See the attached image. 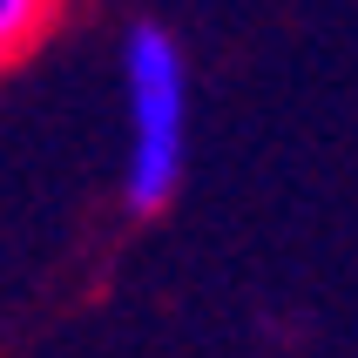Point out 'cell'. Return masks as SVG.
<instances>
[{
	"label": "cell",
	"mask_w": 358,
	"mask_h": 358,
	"mask_svg": "<svg viewBox=\"0 0 358 358\" xmlns=\"http://www.w3.org/2000/svg\"><path fill=\"white\" fill-rule=\"evenodd\" d=\"M129 81V176L122 196L136 217H156L182 182V136H189V61L162 20H136L122 41Z\"/></svg>",
	"instance_id": "obj_1"
},
{
	"label": "cell",
	"mask_w": 358,
	"mask_h": 358,
	"mask_svg": "<svg viewBox=\"0 0 358 358\" xmlns=\"http://www.w3.org/2000/svg\"><path fill=\"white\" fill-rule=\"evenodd\" d=\"M68 0H0V68H14L55 34V20Z\"/></svg>",
	"instance_id": "obj_2"
}]
</instances>
